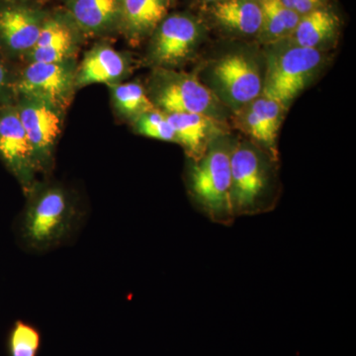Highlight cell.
<instances>
[{
    "mask_svg": "<svg viewBox=\"0 0 356 356\" xmlns=\"http://www.w3.org/2000/svg\"><path fill=\"white\" fill-rule=\"evenodd\" d=\"M189 184L194 198L215 222H232L234 216L231 188V149L208 147L189 172Z\"/></svg>",
    "mask_w": 356,
    "mask_h": 356,
    "instance_id": "obj_1",
    "label": "cell"
},
{
    "mask_svg": "<svg viewBox=\"0 0 356 356\" xmlns=\"http://www.w3.org/2000/svg\"><path fill=\"white\" fill-rule=\"evenodd\" d=\"M152 92L154 106L165 113H195L220 118L221 102L198 79L161 69Z\"/></svg>",
    "mask_w": 356,
    "mask_h": 356,
    "instance_id": "obj_2",
    "label": "cell"
},
{
    "mask_svg": "<svg viewBox=\"0 0 356 356\" xmlns=\"http://www.w3.org/2000/svg\"><path fill=\"white\" fill-rule=\"evenodd\" d=\"M76 60L28 63L13 79V95L34 98L65 111L76 91Z\"/></svg>",
    "mask_w": 356,
    "mask_h": 356,
    "instance_id": "obj_3",
    "label": "cell"
},
{
    "mask_svg": "<svg viewBox=\"0 0 356 356\" xmlns=\"http://www.w3.org/2000/svg\"><path fill=\"white\" fill-rule=\"evenodd\" d=\"M323 62L322 51L289 44L269 62L261 95L286 105L305 88Z\"/></svg>",
    "mask_w": 356,
    "mask_h": 356,
    "instance_id": "obj_4",
    "label": "cell"
},
{
    "mask_svg": "<svg viewBox=\"0 0 356 356\" xmlns=\"http://www.w3.org/2000/svg\"><path fill=\"white\" fill-rule=\"evenodd\" d=\"M211 90L232 109L247 106L261 95L264 83L254 58L233 53L216 60L210 72Z\"/></svg>",
    "mask_w": 356,
    "mask_h": 356,
    "instance_id": "obj_5",
    "label": "cell"
},
{
    "mask_svg": "<svg viewBox=\"0 0 356 356\" xmlns=\"http://www.w3.org/2000/svg\"><path fill=\"white\" fill-rule=\"evenodd\" d=\"M231 199L234 215L252 214L262 207L269 187L266 161L254 147L238 144L231 149Z\"/></svg>",
    "mask_w": 356,
    "mask_h": 356,
    "instance_id": "obj_6",
    "label": "cell"
},
{
    "mask_svg": "<svg viewBox=\"0 0 356 356\" xmlns=\"http://www.w3.org/2000/svg\"><path fill=\"white\" fill-rule=\"evenodd\" d=\"M72 205L62 188L49 186L39 189L26 211L24 233L37 248L57 243L69 229Z\"/></svg>",
    "mask_w": 356,
    "mask_h": 356,
    "instance_id": "obj_7",
    "label": "cell"
},
{
    "mask_svg": "<svg viewBox=\"0 0 356 356\" xmlns=\"http://www.w3.org/2000/svg\"><path fill=\"white\" fill-rule=\"evenodd\" d=\"M31 145L38 170L50 168L64 123L65 112L34 98L18 97L15 104Z\"/></svg>",
    "mask_w": 356,
    "mask_h": 356,
    "instance_id": "obj_8",
    "label": "cell"
},
{
    "mask_svg": "<svg viewBox=\"0 0 356 356\" xmlns=\"http://www.w3.org/2000/svg\"><path fill=\"white\" fill-rule=\"evenodd\" d=\"M202 31L199 21L191 15H168L152 34L149 57L161 69L177 67L191 57Z\"/></svg>",
    "mask_w": 356,
    "mask_h": 356,
    "instance_id": "obj_9",
    "label": "cell"
},
{
    "mask_svg": "<svg viewBox=\"0 0 356 356\" xmlns=\"http://www.w3.org/2000/svg\"><path fill=\"white\" fill-rule=\"evenodd\" d=\"M0 159L26 191L34 189L38 168L17 109L10 102L0 105Z\"/></svg>",
    "mask_w": 356,
    "mask_h": 356,
    "instance_id": "obj_10",
    "label": "cell"
},
{
    "mask_svg": "<svg viewBox=\"0 0 356 356\" xmlns=\"http://www.w3.org/2000/svg\"><path fill=\"white\" fill-rule=\"evenodd\" d=\"M47 14L20 2H0V49L25 56L36 44Z\"/></svg>",
    "mask_w": 356,
    "mask_h": 356,
    "instance_id": "obj_11",
    "label": "cell"
},
{
    "mask_svg": "<svg viewBox=\"0 0 356 356\" xmlns=\"http://www.w3.org/2000/svg\"><path fill=\"white\" fill-rule=\"evenodd\" d=\"M81 30L69 14L47 15L39 38L25 56L27 63H58L74 60L79 44Z\"/></svg>",
    "mask_w": 356,
    "mask_h": 356,
    "instance_id": "obj_12",
    "label": "cell"
},
{
    "mask_svg": "<svg viewBox=\"0 0 356 356\" xmlns=\"http://www.w3.org/2000/svg\"><path fill=\"white\" fill-rule=\"evenodd\" d=\"M130 70L128 58L108 44H97L86 51L81 64L76 67V88L91 84L107 86L121 83Z\"/></svg>",
    "mask_w": 356,
    "mask_h": 356,
    "instance_id": "obj_13",
    "label": "cell"
},
{
    "mask_svg": "<svg viewBox=\"0 0 356 356\" xmlns=\"http://www.w3.org/2000/svg\"><path fill=\"white\" fill-rule=\"evenodd\" d=\"M122 0H65L67 13L83 34L102 36L119 30Z\"/></svg>",
    "mask_w": 356,
    "mask_h": 356,
    "instance_id": "obj_14",
    "label": "cell"
},
{
    "mask_svg": "<svg viewBox=\"0 0 356 356\" xmlns=\"http://www.w3.org/2000/svg\"><path fill=\"white\" fill-rule=\"evenodd\" d=\"M170 6V0H122L119 30L138 43L153 34L168 15Z\"/></svg>",
    "mask_w": 356,
    "mask_h": 356,
    "instance_id": "obj_15",
    "label": "cell"
},
{
    "mask_svg": "<svg viewBox=\"0 0 356 356\" xmlns=\"http://www.w3.org/2000/svg\"><path fill=\"white\" fill-rule=\"evenodd\" d=\"M172 124L177 143L193 161H197L209 147L210 140L221 132L219 121L195 113H165Z\"/></svg>",
    "mask_w": 356,
    "mask_h": 356,
    "instance_id": "obj_16",
    "label": "cell"
},
{
    "mask_svg": "<svg viewBox=\"0 0 356 356\" xmlns=\"http://www.w3.org/2000/svg\"><path fill=\"white\" fill-rule=\"evenodd\" d=\"M211 15L227 31L257 37L261 32L262 11L259 0H225L211 4Z\"/></svg>",
    "mask_w": 356,
    "mask_h": 356,
    "instance_id": "obj_17",
    "label": "cell"
},
{
    "mask_svg": "<svg viewBox=\"0 0 356 356\" xmlns=\"http://www.w3.org/2000/svg\"><path fill=\"white\" fill-rule=\"evenodd\" d=\"M339 27V19L334 11L327 6L316 9L301 16L294 31L287 38L288 44L320 50V47L336 37Z\"/></svg>",
    "mask_w": 356,
    "mask_h": 356,
    "instance_id": "obj_18",
    "label": "cell"
},
{
    "mask_svg": "<svg viewBox=\"0 0 356 356\" xmlns=\"http://www.w3.org/2000/svg\"><path fill=\"white\" fill-rule=\"evenodd\" d=\"M262 24L259 38L267 44L280 43L294 31L301 16L281 3L280 0H259Z\"/></svg>",
    "mask_w": 356,
    "mask_h": 356,
    "instance_id": "obj_19",
    "label": "cell"
},
{
    "mask_svg": "<svg viewBox=\"0 0 356 356\" xmlns=\"http://www.w3.org/2000/svg\"><path fill=\"white\" fill-rule=\"evenodd\" d=\"M109 89L114 108L131 120L156 109L151 97L139 83H115L109 86Z\"/></svg>",
    "mask_w": 356,
    "mask_h": 356,
    "instance_id": "obj_20",
    "label": "cell"
},
{
    "mask_svg": "<svg viewBox=\"0 0 356 356\" xmlns=\"http://www.w3.org/2000/svg\"><path fill=\"white\" fill-rule=\"evenodd\" d=\"M248 105L261 121L262 127L266 131L267 140H268L269 149H273L275 144L276 136L280 130L281 116H282L284 105L277 100L264 95L255 98L254 102H250Z\"/></svg>",
    "mask_w": 356,
    "mask_h": 356,
    "instance_id": "obj_21",
    "label": "cell"
},
{
    "mask_svg": "<svg viewBox=\"0 0 356 356\" xmlns=\"http://www.w3.org/2000/svg\"><path fill=\"white\" fill-rule=\"evenodd\" d=\"M136 132L145 137L177 143V136L165 112L158 108L140 115L133 120Z\"/></svg>",
    "mask_w": 356,
    "mask_h": 356,
    "instance_id": "obj_22",
    "label": "cell"
},
{
    "mask_svg": "<svg viewBox=\"0 0 356 356\" xmlns=\"http://www.w3.org/2000/svg\"><path fill=\"white\" fill-rule=\"evenodd\" d=\"M39 346V332L31 325L18 322L11 334V356H36Z\"/></svg>",
    "mask_w": 356,
    "mask_h": 356,
    "instance_id": "obj_23",
    "label": "cell"
},
{
    "mask_svg": "<svg viewBox=\"0 0 356 356\" xmlns=\"http://www.w3.org/2000/svg\"><path fill=\"white\" fill-rule=\"evenodd\" d=\"M238 120H240L241 128L250 137L254 138L255 140L264 144V146L269 147L268 140H267L266 131L262 127L261 121L257 118V115L250 108V105L238 110Z\"/></svg>",
    "mask_w": 356,
    "mask_h": 356,
    "instance_id": "obj_24",
    "label": "cell"
},
{
    "mask_svg": "<svg viewBox=\"0 0 356 356\" xmlns=\"http://www.w3.org/2000/svg\"><path fill=\"white\" fill-rule=\"evenodd\" d=\"M280 2L300 16L305 15L316 9L327 6H325L327 0H280Z\"/></svg>",
    "mask_w": 356,
    "mask_h": 356,
    "instance_id": "obj_25",
    "label": "cell"
},
{
    "mask_svg": "<svg viewBox=\"0 0 356 356\" xmlns=\"http://www.w3.org/2000/svg\"><path fill=\"white\" fill-rule=\"evenodd\" d=\"M13 79L8 69L0 60V105L8 103L9 96L13 93Z\"/></svg>",
    "mask_w": 356,
    "mask_h": 356,
    "instance_id": "obj_26",
    "label": "cell"
},
{
    "mask_svg": "<svg viewBox=\"0 0 356 356\" xmlns=\"http://www.w3.org/2000/svg\"><path fill=\"white\" fill-rule=\"evenodd\" d=\"M204 1L208 2L210 4L218 3V2L225 1V0H204Z\"/></svg>",
    "mask_w": 356,
    "mask_h": 356,
    "instance_id": "obj_27",
    "label": "cell"
},
{
    "mask_svg": "<svg viewBox=\"0 0 356 356\" xmlns=\"http://www.w3.org/2000/svg\"><path fill=\"white\" fill-rule=\"evenodd\" d=\"M24 0H0V2H20Z\"/></svg>",
    "mask_w": 356,
    "mask_h": 356,
    "instance_id": "obj_28",
    "label": "cell"
}]
</instances>
